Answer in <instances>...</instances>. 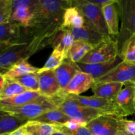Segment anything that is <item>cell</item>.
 Segmentation results:
<instances>
[{
	"label": "cell",
	"instance_id": "obj_1",
	"mask_svg": "<svg viewBox=\"0 0 135 135\" xmlns=\"http://www.w3.org/2000/svg\"><path fill=\"white\" fill-rule=\"evenodd\" d=\"M70 7L72 2L68 0H37L28 30L30 37L47 40L52 45L61 26L63 13Z\"/></svg>",
	"mask_w": 135,
	"mask_h": 135
},
{
	"label": "cell",
	"instance_id": "obj_2",
	"mask_svg": "<svg viewBox=\"0 0 135 135\" xmlns=\"http://www.w3.org/2000/svg\"><path fill=\"white\" fill-rule=\"evenodd\" d=\"M51 45L50 41L40 38H30L26 41L15 44L0 54V74L4 75L15 64L29 57Z\"/></svg>",
	"mask_w": 135,
	"mask_h": 135
},
{
	"label": "cell",
	"instance_id": "obj_3",
	"mask_svg": "<svg viewBox=\"0 0 135 135\" xmlns=\"http://www.w3.org/2000/svg\"><path fill=\"white\" fill-rule=\"evenodd\" d=\"M57 109V107L52 98L43 96L36 101L21 106L0 107L1 111L26 121L35 119L49 111Z\"/></svg>",
	"mask_w": 135,
	"mask_h": 135
},
{
	"label": "cell",
	"instance_id": "obj_4",
	"mask_svg": "<svg viewBox=\"0 0 135 135\" xmlns=\"http://www.w3.org/2000/svg\"><path fill=\"white\" fill-rule=\"evenodd\" d=\"M121 25L116 40L118 43L119 53L125 41L135 33V0L118 1Z\"/></svg>",
	"mask_w": 135,
	"mask_h": 135
},
{
	"label": "cell",
	"instance_id": "obj_5",
	"mask_svg": "<svg viewBox=\"0 0 135 135\" xmlns=\"http://www.w3.org/2000/svg\"><path fill=\"white\" fill-rule=\"evenodd\" d=\"M71 2L72 6L76 7L79 9L86 22L101 34L110 36L102 8L89 0H74Z\"/></svg>",
	"mask_w": 135,
	"mask_h": 135
},
{
	"label": "cell",
	"instance_id": "obj_6",
	"mask_svg": "<svg viewBox=\"0 0 135 135\" xmlns=\"http://www.w3.org/2000/svg\"><path fill=\"white\" fill-rule=\"evenodd\" d=\"M123 118L115 114H104L88 122L86 127L94 135L126 134L123 129Z\"/></svg>",
	"mask_w": 135,
	"mask_h": 135
},
{
	"label": "cell",
	"instance_id": "obj_7",
	"mask_svg": "<svg viewBox=\"0 0 135 135\" xmlns=\"http://www.w3.org/2000/svg\"><path fill=\"white\" fill-rule=\"evenodd\" d=\"M57 107V109L72 119L83 121L87 123L98 116L105 114L96 109L77 104L66 98L65 96L61 98Z\"/></svg>",
	"mask_w": 135,
	"mask_h": 135
},
{
	"label": "cell",
	"instance_id": "obj_8",
	"mask_svg": "<svg viewBox=\"0 0 135 135\" xmlns=\"http://www.w3.org/2000/svg\"><path fill=\"white\" fill-rule=\"evenodd\" d=\"M118 55V43L116 38L112 37L95 46L79 63L86 64L106 63L113 60Z\"/></svg>",
	"mask_w": 135,
	"mask_h": 135
},
{
	"label": "cell",
	"instance_id": "obj_9",
	"mask_svg": "<svg viewBox=\"0 0 135 135\" xmlns=\"http://www.w3.org/2000/svg\"><path fill=\"white\" fill-rule=\"evenodd\" d=\"M124 86L114 100L115 115L122 118L135 113V83H127Z\"/></svg>",
	"mask_w": 135,
	"mask_h": 135
},
{
	"label": "cell",
	"instance_id": "obj_10",
	"mask_svg": "<svg viewBox=\"0 0 135 135\" xmlns=\"http://www.w3.org/2000/svg\"><path fill=\"white\" fill-rule=\"evenodd\" d=\"M135 83V63L122 61L108 74L95 81V83Z\"/></svg>",
	"mask_w": 135,
	"mask_h": 135
},
{
	"label": "cell",
	"instance_id": "obj_11",
	"mask_svg": "<svg viewBox=\"0 0 135 135\" xmlns=\"http://www.w3.org/2000/svg\"><path fill=\"white\" fill-rule=\"evenodd\" d=\"M37 0L13 1V13L10 22L20 24L25 28L30 27Z\"/></svg>",
	"mask_w": 135,
	"mask_h": 135
},
{
	"label": "cell",
	"instance_id": "obj_12",
	"mask_svg": "<svg viewBox=\"0 0 135 135\" xmlns=\"http://www.w3.org/2000/svg\"><path fill=\"white\" fill-rule=\"evenodd\" d=\"M65 97L77 104L103 112L105 114H115L114 102L96 96H82L67 94Z\"/></svg>",
	"mask_w": 135,
	"mask_h": 135
},
{
	"label": "cell",
	"instance_id": "obj_13",
	"mask_svg": "<svg viewBox=\"0 0 135 135\" xmlns=\"http://www.w3.org/2000/svg\"><path fill=\"white\" fill-rule=\"evenodd\" d=\"M122 61H123L122 58L119 55H118L113 60L106 63H88V64L76 63V65L81 72L91 75L96 81V80L108 74L109 71L117 67Z\"/></svg>",
	"mask_w": 135,
	"mask_h": 135
},
{
	"label": "cell",
	"instance_id": "obj_14",
	"mask_svg": "<svg viewBox=\"0 0 135 135\" xmlns=\"http://www.w3.org/2000/svg\"><path fill=\"white\" fill-rule=\"evenodd\" d=\"M67 30L71 32L75 38V40L84 41L94 46L112 38L111 36H106L99 32L86 21L81 28H71Z\"/></svg>",
	"mask_w": 135,
	"mask_h": 135
},
{
	"label": "cell",
	"instance_id": "obj_15",
	"mask_svg": "<svg viewBox=\"0 0 135 135\" xmlns=\"http://www.w3.org/2000/svg\"><path fill=\"white\" fill-rule=\"evenodd\" d=\"M39 79V92L42 96L52 98L61 91L57 80L54 71H46L38 73Z\"/></svg>",
	"mask_w": 135,
	"mask_h": 135
},
{
	"label": "cell",
	"instance_id": "obj_16",
	"mask_svg": "<svg viewBox=\"0 0 135 135\" xmlns=\"http://www.w3.org/2000/svg\"><path fill=\"white\" fill-rule=\"evenodd\" d=\"M94 84L95 80L91 75L80 71L75 75L61 92L65 95H80L92 88Z\"/></svg>",
	"mask_w": 135,
	"mask_h": 135
},
{
	"label": "cell",
	"instance_id": "obj_17",
	"mask_svg": "<svg viewBox=\"0 0 135 135\" xmlns=\"http://www.w3.org/2000/svg\"><path fill=\"white\" fill-rule=\"evenodd\" d=\"M117 2L118 1L115 0L112 3L108 4L102 7L103 15L108 27L109 36L114 38H117L119 33V9Z\"/></svg>",
	"mask_w": 135,
	"mask_h": 135
},
{
	"label": "cell",
	"instance_id": "obj_18",
	"mask_svg": "<svg viewBox=\"0 0 135 135\" xmlns=\"http://www.w3.org/2000/svg\"><path fill=\"white\" fill-rule=\"evenodd\" d=\"M22 26L15 22L0 25V42L15 44L27 40L29 38L22 36Z\"/></svg>",
	"mask_w": 135,
	"mask_h": 135
},
{
	"label": "cell",
	"instance_id": "obj_19",
	"mask_svg": "<svg viewBox=\"0 0 135 135\" xmlns=\"http://www.w3.org/2000/svg\"><path fill=\"white\" fill-rule=\"evenodd\" d=\"M80 71L76 63L73 62L70 59L67 58L63 61V63L54 71L61 90L68 85L75 75Z\"/></svg>",
	"mask_w": 135,
	"mask_h": 135
},
{
	"label": "cell",
	"instance_id": "obj_20",
	"mask_svg": "<svg viewBox=\"0 0 135 135\" xmlns=\"http://www.w3.org/2000/svg\"><path fill=\"white\" fill-rule=\"evenodd\" d=\"M123 86L124 84L119 83H95L92 87V90L94 96L114 102Z\"/></svg>",
	"mask_w": 135,
	"mask_h": 135
},
{
	"label": "cell",
	"instance_id": "obj_21",
	"mask_svg": "<svg viewBox=\"0 0 135 135\" xmlns=\"http://www.w3.org/2000/svg\"><path fill=\"white\" fill-rule=\"evenodd\" d=\"M39 92L26 91L13 97L0 100V107H18L32 102L42 97Z\"/></svg>",
	"mask_w": 135,
	"mask_h": 135
},
{
	"label": "cell",
	"instance_id": "obj_22",
	"mask_svg": "<svg viewBox=\"0 0 135 135\" xmlns=\"http://www.w3.org/2000/svg\"><path fill=\"white\" fill-rule=\"evenodd\" d=\"M85 23V20L76 7H70L65 9L63 16L60 29H69L71 28H79Z\"/></svg>",
	"mask_w": 135,
	"mask_h": 135
},
{
	"label": "cell",
	"instance_id": "obj_23",
	"mask_svg": "<svg viewBox=\"0 0 135 135\" xmlns=\"http://www.w3.org/2000/svg\"><path fill=\"white\" fill-rule=\"evenodd\" d=\"M75 41V38L69 30L67 29H59L54 37L51 46L54 49L61 51L66 58H68L69 53Z\"/></svg>",
	"mask_w": 135,
	"mask_h": 135
},
{
	"label": "cell",
	"instance_id": "obj_24",
	"mask_svg": "<svg viewBox=\"0 0 135 135\" xmlns=\"http://www.w3.org/2000/svg\"><path fill=\"white\" fill-rule=\"evenodd\" d=\"M27 122L0 110V135H6L24 126Z\"/></svg>",
	"mask_w": 135,
	"mask_h": 135
},
{
	"label": "cell",
	"instance_id": "obj_25",
	"mask_svg": "<svg viewBox=\"0 0 135 135\" xmlns=\"http://www.w3.org/2000/svg\"><path fill=\"white\" fill-rule=\"evenodd\" d=\"M40 68L30 65L28 60L23 59L15 64L4 75L5 79H15L30 73H37Z\"/></svg>",
	"mask_w": 135,
	"mask_h": 135
},
{
	"label": "cell",
	"instance_id": "obj_26",
	"mask_svg": "<svg viewBox=\"0 0 135 135\" xmlns=\"http://www.w3.org/2000/svg\"><path fill=\"white\" fill-rule=\"evenodd\" d=\"M23 127L27 135H52L56 130L55 125L34 120L27 121Z\"/></svg>",
	"mask_w": 135,
	"mask_h": 135
},
{
	"label": "cell",
	"instance_id": "obj_27",
	"mask_svg": "<svg viewBox=\"0 0 135 135\" xmlns=\"http://www.w3.org/2000/svg\"><path fill=\"white\" fill-rule=\"evenodd\" d=\"M94 47L84 41L75 40L69 53L68 58L74 63H79Z\"/></svg>",
	"mask_w": 135,
	"mask_h": 135
},
{
	"label": "cell",
	"instance_id": "obj_28",
	"mask_svg": "<svg viewBox=\"0 0 135 135\" xmlns=\"http://www.w3.org/2000/svg\"><path fill=\"white\" fill-rule=\"evenodd\" d=\"M71 119H72L57 109L49 111L44 113L38 118L34 119V121L47 124H51V125H63L71 121Z\"/></svg>",
	"mask_w": 135,
	"mask_h": 135
},
{
	"label": "cell",
	"instance_id": "obj_29",
	"mask_svg": "<svg viewBox=\"0 0 135 135\" xmlns=\"http://www.w3.org/2000/svg\"><path fill=\"white\" fill-rule=\"evenodd\" d=\"M28 91L25 87L13 79H5V84L0 94V100L13 97Z\"/></svg>",
	"mask_w": 135,
	"mask_h": 135
},
{
	"label": "cell",
	"instance_id": "obj_30",
	"mask_svg": "<svg viewBox=\"0 0 135 135\" xmlns=\"http://www.w3.org/2000/svg\"><path fill=\"white\" fill-rule=\"evenodd\" d=\"M65 59L67 58L61 51L57 49H54L52 53L49 57L48 59L46 62L44 67L40 68L37 73H40L46 71H50V70L55 71L63 63V61Z\"/></svg>",
	"mask_w": 135,
	"mask_h": 135
},
{
	"label": "cell",
	"instance_id": "obj_31",
	"mask_svg": "<svg viewBox=\"0 0 135 135\" xmlns=\"http://www.w3.org/2000/svg\"><path fill=\"white\" fill-rule=\"evenodd\" d=\"M119 55L123 61L135 63V33L125 41Z\"/></svg>",
	"mask_w": 135,
	"mask_h": 135
},
{
	"label": "cell",
	"instance_id": "obj_32",
	"mask_svg": "<svg viewBox=\"0 0 135 135\" xmlns=\"http://www.w3.org/2000/svg\"><path fill=\"white\" fill-rule=\"evenodd\" d=\"M25 87L28 91L39 92V79L38 73H30L13 79Z\"/></svg>",
	"mask_w": 135,
	"mask_h": 135
},
{
	"label": "cell",
	"instance_id": "obj_33",
	"mask_svg": "<svg viewBox=\"0 0 135 135\" xmlns=\"http://www.w3.org/2000/svg\"><path fill=\"white\" fill-rule=\"evenodd\" d=\"M13 13L12 0H0V25L10 22Z\"/></svg>",
	"mask_w": 135,
	"mask_h": 135
},
{
	"label": "cell",
	"instance_id": "obj_34",
	"mask_svg": "<svg viewBox=\"0 0 135 135\" xmlns=\"http://www.w3.org/2000/svg\"><path fill=\"white\" fill-rule=\"evenodd\" d=\"M57 130L65 133L67 135H94L86 127H79L76 129H69L62 125H55Z\"/></svg>",
	"mask_w": 135,
	"mask_h": 135
},
{
	"label": "cell",
	"instance_id": "obj_35",
	"mask_svg": "<svg viewBox=\"0 0 135 135\" xmlns=\"http://www.w3.org/2000/svg\"><path fill=\"white\" fill-rule=\"evenodd\" d=\"M123 129L126 134L135 135V121L123 119Z\"/></svg>",
	"mask_w": 135,
	"mask_h": 135
},
{
	"label": "cell",
	"instance_id": "obj_36",
	"mask_svg": "<svg viewBox=\"0 0 135 135\" xmlns=\"http://www.w3.org/2000/svg\"><path fill=\"white\" fill-rule=\"evenodd\" d=\"M87 125V123L83 122V121H77V120L71 119V121H68V122L65 123L63 124V126L69 129H76L79 127H86Z\"/></svg>",
	"mask_w": 135,
	"mask_h": 135
},
{
	"label": "cell",
	"instance_id": "obj_37",
	"mask_svg": "<svg viewBox=\"0 0 135 135\" xmlns=\"http://www.w3.org/2000/svg\"><path fill=\"white\" fill-rule=\"evenodd\" d=\"M89 1H90L91 2L96 4V5H98V6L100 7V8H102V7L105 6V5L112 3L114 2L115 0H89Z\"/></svg>",
	"mask_w": 135,
	"mask_h": 135
},
{
	"label": "cell",
	"instance_id": "obj_38",
	"mask_svg": "<svg viewBox=\"0 0 135 135\" xmlns=\"http://www.w3.org/2000/svg\"><path fill=\"white\" fill-rule=\"evenodd\" d=\"M6 135H27V134H26V131H25V129H24L23 126H22L20 127L19 129L15 130V131L9 133V134Z\"/></svg>",
	"mask_w": 135,
	"mask_h": 135
},
{
	"label": "cell",
	"instance_id": "obj_39",
	"mask_svg": "<svg viewBox=\"0 0 135 135\" xmlns=\"http://www.w3.org/2000/svg\"><path fill=\"white\" fill-rule=\"evenodd\" d=\"M12 44H9V43H1L0 42V51H3L5 50H6L7 48H8L9 47H10L11 46H12Z\"/></svg>",
	"mask_w": 135,
	"mask_h": 135
},
{
	"label": "cell",
	"instance_id": "obj_40",
	"mask_svg": "<svg viewBox=\"0 0 135 135\" xmlns=\"http://www.w3.org/2000/svg\"><path fill=\"white\" fill-rule=\"evenodd\" d=\"M5 79H5V77L4 76V75L0 74V94H1L3 88L4 84H5Z\"/></svg>",
	"mask_w": 135,
	"mask_h": 135
},
{
	"label": "cell",
	"instance_id": "obj_41",
	"mask_svg": "<svg viewBox=\"0 0 135 135\" xmlns=\"http://www.w3.org/2000/svg\"><path fill=\"white\" fill-rule=\"evenodd\" d=\"M52 135H67V134H66L65 133H63V132L57 130V129H56V130H55V131L54 132V134H53Z\"/></svg>",
	"mask_w": 135,
	"mask_h": 135
},
{
	"label": "cell",
	"instance_id": "obj_42",
	"mask_svg": "<svg viewBox=\"0 0 135 135\" xmlns=\"http://www.w3.org/2000/svg\"><path fill=\"white\" fill-rule=\"evenodd\" d=\"M120 135H133V134H120Z\"/></svg>",
	"mask_w": 135,
	"mask_h": 135
},
{
	"label": "cell",
	"instance_id": "obj_43",
	"mask_svg": "<svg viewBox=\"0 0 135 135\" xmlns=\"http://www.w3.org/2000/svg\"><path fill=\"white\" fill-rule=\"evenodd\" d=\"M134 107H135V94H134Z\"/></svg>",
	"mask_w": 135,
	"mask_h": 135
}]
</instances>
